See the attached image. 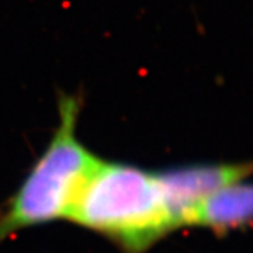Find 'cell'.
<instances>
[{
    "label": "cell",
    "mask_w": 253,
    "mask_h": 253,
    "mask_svg": "<svg viewBox=\"0 0 253 253\" xmlns=\"http://www.w3.org/2000/svg\"><path fill=\"white\" fill-rule=\"evenodd\" d=\"M111 239L124 253H145L176 224L156 172L100 159L68 217Z\"/></svg>",
    "instance_id": "cell-1"
},
{
    "label": "cell",
    "mask_w": 253,
    "mask_h": 253,
    "mask_svg": "<svg viewBox=\"0 0 253 253\" xmlns=\"http://www.w3.org/2000/svg\"><path fill=\"white\" fill-rule=\"evenodd\" d=\"M82 100L65 94L58 126L18 189L0 207V244L21 229L68 219L86 180L100 162L78 136Z\"/></svg>",
    "instance_id": "cell-2"
},
{
    "label": "cell",
    "mask_w": 253,
    "mask_h": 253,
    "mask_svg": "<svg viewBox=\"0 0 253 253\" xmlns=\"http://www.w3.org/2000/svg\"><path fill=\"white\" fill-rule=\"evenodd\" d=\"M163 199L176 228L187 226L190 214L208 194L253 176L252 162L197 163L156 172Z\"/></svg>",
    "instance_id": "cell-3"
},
{
    "label": "cell",
    "mask_w": 253,
    "mask_h": 253,
    "mask_svg": "<svg viewBox=\"0 0 253 253\" xmlns=\"http://www.w3.org/2000/svg\"><path fill=\"white\" fill-rule=\"evenodd\" d=\"M253 222V181L231 183L208 194L191 211L187 226L225 234Z\"/></svg>",
    "instance_id": "cell-4"
}]
</instances>
